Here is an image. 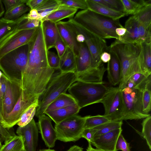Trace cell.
<instances>
[{
    "instance_id": "cell-1",
    "label": "cell",
    "mask_w": 151,
    "mask_h": 151,
    "mask_svg": "<svg viewBox=\"0 0 151 151\" xmlns=\"http://www.w3.org/2000/svg\"><path fill=\"white\" fill-rule=\"evenodd\" d=\"M27 64L22 74V89L32 96L39 97L42 94L55 70L49 65L42 23L37 29L29 43Z\"/></svg>"
},
{
    "instance_id": "cell-2",
    "label": "cell",
    "mask_w": 151,
    "mask_h": 151,
    "mask_svg": "<svg viewBox=\"0 0 151 151\" xmlns=\"http://www.w3.org/2000/svg\"><path fill=\"white\" fill-rule=\"evenodd\" d=\"M72 19L88 31L104 39H118L115 29L123 27L119 20H114L89 9L79 11Z\"/></svg>"
},
{
    "instance_id": "cell-3",
    "label": "cell",
    "mask_w": 151,
    "mask_h": 151,
    "mask_svg": "<svg viewBox=\"0 0 151 151\" xmlns=\"http://www.w3.org/2000/svg\"><path fill=\"white\" fill-rule=\"evenodd\" d=\"M141 48L140 44L114 42L108 46V49L116 53L120 61L121 76L118 88L121 90L126 86L130 78L139 72L137 58L139 54Z\"/></svg>"
},
{
    "instance_id": "cell-4",
    "label": "cell",
    "mask_w": 151,
    "mask_h": 151,
    "mask_svg": "<svg viewBox=\"0 0 151 151\" xmlns=\"http://www.w3.org/2000/svg\"><path fill=\"white\" fill-rule=\"evenodd\" d=\"M75 72H59L53 74L45 90L39 98V105L35 115L45 114L47 106L60 94L65 93L70 86L77 81Z\"/></svg>"
},
{
    "instance_id": "cell-5",
    "label": "cell",
    "mask_w": 151,
    "mask_h": 151,
    "mask_svg": "<svg viewBox=\"0 0 151 151\" xmlns=\"http://www.w3.org/2000/svg\"><path fill=\"white\" fill-rule=\"evenodd\" d=\"M29 49V43L0 58V70L9 80L21 82L22 74L27 64Z\"/></svg>"
},
{
    "instance_id": "cell-6",
    "label": "cell",
    "mask_w": 151,
    "mask_h": 151,
    "mask_svg": "<svg viewBox=\"0 0 151 151\" xmlns=\"http://www.w3.org/2000/svg\"><path fill=\"white\" fill-rule=\"evenodd\" d=\"M104 84L78 81L73 83L68 90L81 109L101 102L109 88Z\"/></svg>"
},
{
    "instance_id": "cell-7",
    "label": "cell",
    "mask_w": 151,
    "mask_h": 151,
    "mask_svg": "<svg viewBox=\"0 0 151 151\" xmlns=\"http://www.w3.org/2000/svg\"><path fill=\"white\" fill-rule=\"evenodd\" d=\"M85 116L77 114L70 116L55 126L57 140L65 142L76 141L81 138Z\"/></svg>"
},
{
    "instance_id": "cell-8",
    "label": "cell",
    "mask_w": 151,
    "mask_h": 151,
    "mask_svg": "<svg viewBox=\"0 0 151 151\" xmlns=\"http://www.w3.org/2000/svg\"><path fill=\"white\" fill-rule=\"evenodd\" d=\"M121 91L123 101L122 121L140 119L150 115L143 112L141 91L127 86Z\"/></svg>"
},
{
    "instance_id": "cell-9",
    "label": "cell",
    "mask_w": 151,
    "mask_h": 151,
    "mask_svg": "<svg viewBox=\"0 0 151 151\" xmlns=\"http://www.w3.org/2000/svg\"><path fill=\"white\" fill-rule=\"evenodd\" d=\"M73 19V18H72ZM72 19L68 21L74 30L82 34L85 37V42L87 46L92 57V68L99 67L102 63L100 56L104 52H107L108 46L105 39L101 38L88 31Z\"/></svg>"
},
{
    "instance_id": "cell-10",
    "label": "cell",
    "mask_w": 151,
    "mask_h": 151,
    "mask_svg": "<svg viewBox=\"0 0 151 151\" xmlns=\"http://www.w3.org/2000/svg\"><path fill=\"white\" fill-rule=\"evenodd\" d=\"M100 103L104 108V116L111 121H123V98L122 91L118 87L109 88Z\"/></svg>"
},
{
    "instance_id": "cell-11",
    "label": "cell",
    "mask_w": 151,
    "mask_h": 151,
    "mask_svg": "<svg viewBox=\"0 0 151 151\" xmlns=\"http://www.w3.org/2000/svg\"><path fill=\"white\" fill-rule=\"evenodd\" d=\"M37 29L16 30L9 35L0 44V58L11 51L29 44Z\"/></svg>"
},
{
    "instance_id": "cell-12",
    "label": "cell",
    "mask_w": 151,
    "mask_h": 151,
    "mask_svg": "<svg viewBox=\"0 0 151 151\" xmlns=\"http://www.w3.org/2000/svg\"><path fill=\"white\" fill-rule=\"evenodd\" d=\"M38 100L39 99L29 97L22 89V93L18 101L6 119L2 123V126L9 130L17 124L20 120L21 116L25 110Z\"/></svg>"
},
{
    "instance_id": "cell-13",
    "label": "cell",
    "mask_w": 151,
    "mask_h": 151,
    "mask_svg": "<svg viewBox=\"0 0 151 151\" xmlns=\"http://www.w3.org/2000/svg\"><path fill=\"white\" fill-rule=\"evenodd\" d=\"M22 91L21 82L11 81L8 79L3 103L1 124L13 109Z\"/></svg>"
},
{
    "instance_id": "cell-14",
    "label": "cell",
    "mask_w": 151,
    "mask_h": 151,
    "mask_svg": "<svg viewBox=\"0 0 151 151\" xmlns=\"http://www.w3.org/2000/svg\"><path fill=\"white\" fill-rule=\"evenodd\" d=\"M134 15L138 22L140 44L151 43V5Z\"/></svg>"
},
{
    "instance_id": "cell-15",
    "label": "cell",
    "mask_w": 151,
    "mask_h": 151,
    "mask_svg": "<svg viewBox=\"0 0 151 151\" xmlns=\"http://www.w3.org/2000/svg\"><path fill=\"white\" fill-rule=\"evenodd\" d=\"M16 133L23 139L25 150L36 151L38 140V129L34 119L26 125L19 127Z\"/></svg>"
},
{
    "instance_id": "cell-16",
    "label": "cell",
    "mask_w": 151,
    "mask_h": 151,
    "mask_svg": "<svg viewBox=\"0 0 151 151\" xmlns=\"http://www.w3.org/2000/svg\"><path fill=\"white\" fill-rule=\"evenodd\" d=\"M38 118L37 126L43 140L49 148L54 147L57 138L55 129L52 124L51 119L45 114L39 116Z\"/></svg>"
},
{
    "instance_id": "cell-17",
    "label": "cell",
    "mask_w": 151,
    "mask_h": 151,
    "mask_svg": "<svg viewBox=\"0 0 151 151\" xmlns=\"http://www.w3.org/2000/svg\"><path fill=\"white\" fill-rule=\"evenodd\" d=\"M122 131L121 127L101 135L94 139L91 145L104 151H116V142Z\"/></svg>"
},
{
    "instance_id": "cell-18",
    "label": "cell",
    "mask_w": 151,
    "mask_h": 151,
    "mask_svg": "<svg viewBox=\"0 0 151 151\" xmlns=\"http://www.w3.org/2000/svg\"><path fill=\"white\" fill-rule=\"evenodd\" d=\"M56 24L61 39L66 46L73 51L76 57L78 52L79 44L76 40L75 34L69 22L60 21Z\"/></svg>"
},
{
    "instance_id": "cell-19",
    "label": "cell",
    "mask_w": 151,
    "mask_h": 151,
    "mask_svg": "<svg viewBox=\"0 0 151 151\" xmlns=\"http://www.w3.org/2000/svg\"><path fill=\"white\" fill-rule=\"evenodd\" d=\"M124 28L126 29L125 35L119 37L118 39L114 42L116 43L140 44L138 22L134 15L131 16L126 21Z\"/></svg>"
},
{
    "instance_id": "cell-20",
    "label": "cell",
    "mask_w": 151,
    "mask_h": 151,
    "mask_svg": "<svg viewBox=\"0 0 151 151\" xmlns=\"http://www.w3.org/2000/svg\"><path fill=\"white\" fill-rule=\"evenodd\" d=\"M79 44L78 52L76 57L77 74L84 73L92 68L91 55L87 46L85 42Z\"/></svg>"
},
{
    "instance_id": "cell-21",
    "label": "cell",
    "mask_w": 151,
    "mask_h": 151,
    "mask_svg": "<svg viewBox=\"0 0 151 151\" xmlns=\"http://www.w3.org/2000/svg\"><path fill=\"white\" fill-rule=\"evenodd\" d=\"M107 52L111 55V59L108 63L106 70L107 77L110 83L115 86L119 84L121 76V65L119 59L113 51L108 48Z\"/></svg>"
},
{
    "instance_id": "cell-22",
    "label": "cell",
    "mask_w": 151,
    "mask_h": 151,
    "mask_svg": "<svg viewBox=\"0 0 151 151\" xmlns=\"http://www.w3.org/2000/svg\"><path fill=\"white\" fill-rule=\"evenodd\" d=\"M106 70L104 64L102 63L97 68H92L81 73L77 74V81L92 83H104L103 78L104 74Z\"/></svg>"
},
{
    "instance_id": "cell-23",
    "label": "cell",
    "mask_w": 151,
    "mask_h": 151,
    "mask_svg": "<svg viewBox=\"0 0 151 151\" xmlns=\"http://www.w3.org/2000/svg\"><path fill=\"white\" fill-rule=\"evenodd\" d=\"M26 14L15 20H9L4 17L0 19V44L26 19Z\"/></svg>"
},
{
    "instance_id": "cell-24",
    "label": "cell",
    "mask_w": 151,
    "mask_h": 151,
    "mask_svg": "<svg viewBox=\"0 0 151 151\" xmlns=\"http://www.w3.org/2000/svg\"><path fill=\"white\" fill-rule=\"evenodd\" d=\"M139 60L141 73L147 76L151 74V43L141 44Z\"/></svg>"
},
{
    "instance_id": "cell-25",
    "label": "cell",
    "mask_w": 151,
    "mask_h": 151,
    "mask_svg": "<svg viewBox=\"0 0 151 151\" xmlns=\"http://www.w3.org/2000/svg\"><path fill=\"white\" fill-rule=\"evenodd\" d=\"M80 109L78 105L69 106L45 112V114L57 124L70 116L77 114Z\"/></svg>"
},
{
    "instance_id": "cell-26",
    "label": "cell",
    "mask_w": 151,
    "mask_h": 151,
    "mask_svg": "<svg viewBox=\"0 0 151 151\" xmlns=\"http://www.w3.org/2000/svg\"><path fill=\"white\" fill-rule=\"evenodd\" d=\"M88 9L114 20H119L125 16L124 13L111 9L95 2L93 0H86Z\"/></svg>"
},
{
    "instance_id": "cell-27",
    "label": "cell",
    "mask_w": 151,
    "mask_h": 151,
    "mask_svg": "<svg viewBox=\"0 0 151 151\" xmlns=\"http://www.w3.org/2000/svg\"><path fill=\"white\" fill-rule=\"evenodd\" d=\"M41 22L42 23L46 46L48 51L54 47L59 33L56 23L48 20Z\"/></svg>"
},
{
    "instance_id": "cell-28",
    "label": "cell",
    "mask_w": 151,
    "mask_h": 151,
    "mask_svg": "<svg viewBox=\"0 0 151 151\" xmlns=\"http://www.w3.org/2000/svg\"><path fill=\"white\" fill-rule=\"evenodd\" d=\"M78 9L64 6L61 8L54 11L44 18L41 21H50L56 23L62 19L73 18Z\"/></svg>"
},
{
    "instance_id": "cell-29",
    "label": "cell",
    "mask_w": 151,
    "mask_h": 151,
    "mask_svg": "<svg viewBox=\"0 0 151 151\" xmlns=\"http://www.w3.org/2000/svg\"><path fill=\"white\" fill-rule=\"evenodd\" d=\"M76 57L73 51L67 47L64 54L60 58L59 69L60 71L63 73H76Z\"/></svg>"
},
{
    "instance_id": "cell-30",
    "label": "cell",
    "mask_w": 151,
    "mask_h": 151,
    "mask_svg": "<svg viewBox=\"0 0 151 151\" xmlns=\"http://www.w3.org/2000/svg\"><path fill=\"white\" fill-rule=\"evenodd\" d=\"M125 15H135L145 7L151 5V0H121Z\"/></svg>"
},
{
    "instance_id": "cell-31",
    "label": "cell",
    "mask_w": 151,
    "mask_h": 151,
    "mask_svg": "<svg viewBox=\"0 0 151 151\" xmlns=\"http://www.w3.org/2000/svg\"><path fill=\"white\" fill-rule=\"evenodd\" d=\"M78 105L75 99L69 94L66 93L60 94L47 106L45 112L65 107Z\"/></svg>"
},
{
    "instance_id": "cell-32",
    "label": "cell",
    "mask_w": 151,
    "mask_h": 151,
    "mask_svg": "<svg viewBox=\"0 0 151 151\" xmlns=\"http://www.w3.org/2000/svg\"><path fill=\"white\" fill-rule=\"evenodd\" d=\"M64 6L60 4L59 0H45L36 9L40 15L42 20L50 14Z\"/></svg>"
},
{
    "instance_id": "cell-33",
    "label": "cell",
    "mask_w": 151,
    "mask_h": 151,
    "mask_svg": "<svg viewBox=\"0 0 151 151\" xmlns=\"http://www.w3.org/2000/svg\"><path fill=\"white\" fill-rule=\"evenodd\" d=\"M23 140L20 135H14L2 145L0 151H24Z\"/></svg>"
},
{
    "instance_id": "cell-34",
    "label": "cell",
    "mask_w": 151,
    "mask_h": 151,
    "mask_svg": "<svg viewBox=\"0 0 151 151\" xmlns=\"http://www.w3.org/2000/svg\"><path fill=\"white\" fill-rule=\"evenodd\" d=\"M39 105V100L30 105L22 114L20 120L17 124L19 127H23L28 124L33 119L36 109Z\"/></svg>"
},
{
    "instance_id": "cell-35",
    "label": "cell",
    "mask_w": 151,
    "mask_h": 151,
    "mask_svg": "<svg viewBox=\"0 0 151 151\" xmlns=\"http://www.w3.org/2000/svg\"><path fill=\"white\" fill-rule=\"evenodd\" d=\"M151 81L148 82L142 91L141 100L143 112L149 114L151 108Z\"/></svg>"
},
{
    "instance_id": "cell-36",
    "label": "cell",
    "mask_w": 151,
    "mask_h": 151,
    "mask_svg": "<svg viewBox=\"0 0 151 151\" xmlns=\"http://www.w3.org/2000/svg\"><path fill=\"white\" fill-rule=\"evenodd\" d=\"M85 118L84 129L94 128L96 127L111 121L104 115H98L94 116H85Z\"/></svg>"
},
{
    "instance_id": "cell-37",
    "label": "cell",
    "mask_w": 151,
    "mask_h": 151,
    "mask_svg": "<svg viewBox=\"0 0 151 151\" xmlns=\"http://www.w3.org/2000/svg\"><path fill=\"white\" fill-rule=\"evenodd\" d=\"M122 124V121H111L94 128L97 131L94 135L93 139L101 135L121 128Z\"/></svg>"
},
{
    "instance_id": "cell-38",
    "label": "cell",
    "mask_w": 151,
    "mask_h": 151,
    "mask_svg": "<svg viewBox=\"0 0 151 151\" xmlns=\"http://www.w3.org/2000/svg\"><path fill=\"white\" fill-rule=\"evenodd\" d=\"M30 10V9L25 4H22L6 12L4 17L9 20H15Z\"/></svg>"
},
{
    "instance_id": "cell-39",
    "label": "cell",
    "mask_w": 151,
    "mask_h": 151,
    "mask_svg": "<svg viewBox=\"0 0 151 151\" xmlns=\"http://www.w3.org/2000/svg\"><path fill=\"white\" fill-rule=\"evenodd\" d=\"M142 130L141 135L147 142L150 149L151 150V116L145 118L142 123Z\"/></svg>"
},
{
    "instance_id": "cell-40",
    "label": "cell",
    "mask_w": 151,
    "mask_h": 151,
    "mask_svg": "<svg viewBox=\"0 0 151 151\" xmlns=\"http://www.w3.org/2000/svg\"><path fill=\"white\" fill-rule=\"evenodd\" d=\"M93 0L114 10L124 13V6L121 0Z\"/></svg>"
},
{
    "instance_id": "cell-41",
    "label": "cell",
    "mask_w": 151,
    "mask_h": 151,
    "mask_svg": "<svg viewBox=\"0 0 151 151\" xmlns=\"http://www.w3.org/2000/svg\"><path fill=\"white\" fill-rule=\"evenodd\" d=\"M60 4L66 6L83 10L88 9L86 0H59Z\"/></svg>"
},
{
    "instance_id": "cell-42",
    "label": "cell",
    "mask_w": 151,
    "mask_h": 151,
    "mask_svg": "<svg viewBox=\"0 0 151 151\" xmlns=\"http://www.w3.org/2000/svg\"><path fill=\"white\" fill-rule=\"evenodd\" d=\"M41 21L36 19H26L19 24L16 30L37 29L39 27Z\"/></svg>"
},
{
    "instance_id": "cell-43",
    "label": "cell",
    "mask_w": 151,
    "mask_h": 151,
    "mask_svg": "<svg viewBox=\"0 0 151 151\" xmlns=\"http://www.w3.org/2000/svg\"><path fill=\"white\" fill-rule=\"evenodd\" d=\"M7 79V78L3 73L0 79V119L1 123L2 122L1 114L3 101L6 90Z\"/></svg>"
},
{
    "instance_id": "cell-44",
    "label": "cell",
    "mask_w": 151,
    "mask_h": 151,
    "mask_svg": "<svg viewBox=\"0 0 151 151\" xmlns=\"http://www.w3.org/2000/svg\"><path fill=\"white\" fill-rule=\"evenodd\" d=\"M47 58L48 63L50 68L55 70L59 69L60 58L58 54L49 50L47 51Z\"/></svg>"
},
{
    "instance_id": "cell-45",
    "label": "cell",
    "mask_w": 151,
    "mask_h": 151,
    "mask_svg": "<svg viewBox=\"0 0 151 151\" xmlns=\"http://www.w3.org/2000/svg\"><path fill=\"white\" fill-rule=\"evenodd\" d=\"M131 147L129 143H128L121 134L119 136L116 145V151L121 150L122 151H131Z\"/></svg>"
},
{
    "instance_id": "cell-46",
    "label": "cell",
    "mask_w": 151,
    "mask_h": 151,
    "mask_svg": "<svg viewBox=\"0 0 151 151\" xmlns=\"http://www.w3.org/2000/svg\"><path fill=\"white\" fill-rule=\"evenodd\" d=\"M67 47L59 34L55 44L54 48L56 49L57 54L60 58L64 54Z\"/></svg>"
},
{
    "instance_id": "cell-47",
    "label": "cell",
    "mask_w": 151,
    "mask_h": 151,
    "mask_svg": "<svg viewBox=\"0 0 151 151\" xmlns=\"http://www.w3.org/2000/svg\"><path fill=\"white\" fill-rule=\"evenodd\" d=\"M27 0H2L5 8L6 12L23 4H26Z\"/></svg>"
},
{
    "instance_id": "cell-48",
    "label": "cell",
    "mask_w": 151,
    "mask_h": 151,
    "mask_svg": "<svg viewBox=\"0 0 151 151\" xmlns=\"http://www.w3.org/2000/svg\"><path fill=\"white\" fill-rule=\"evenodd\" d=\"M97 131V130L94 128L84 129L82 133L81 138L85 139L88 142L91 143L93 139L94 135Z\"/></svg>"
},
{
    "instance_id": "cell-49",
    "label": "cell",
    "mask_w": 151,
    "mask_h": 151,
    "mask_svg": "<svg viewBox=\"0 0 151 151\" xmlns=\"http://www.w3.org/2000/svg\"><path fill=\"white\" fill-rule=\"evenodd\" d=\"M8 130L5 128L0 122V137L1 140L4 141V143L11 139L14 136Z\"/></svg>"
},
{
    "instance_id": "cell-50",
    "label": "cell",
    "mask_w": 151,
    "mask_h": 151,
    "mask_svg": "<svg viewBox=\"0 0 151 151\" xmlns=\"http://www.w3.org/2000/svg\"><path fill=\"white\" fill-rule=\"evenodd\" d=\"M45 0H27L26 5L30 9H36L39 7Z\"/></svg>"
},
{
    "instance_id": "cell-51",
    "label": "cell",
    "mask_w": 151,
    "mask_h": 151,
    "mask_svg": "<svg viewBox=\"0 0 151 151\" xmlns=\"http://www.w3.org/2000/svg\"><path fill=\"white\" fill-rule=\"evenodd\" d=\"M25 19L42 20L40 16L36 9H30L29 12L26 14Z\"/></svg>"
},
{
    "instance_id": "cell-52",
    "label": "cell",
    "mask_w": 151,
    "mask_h": 151,
    "mask_svg": "<svg viewBox=\"0 0 151 151\" xmlns=\"http://www.w3.org/2000/svg\"><path fill=\"white\" fill-rule=\"evenodd\" d=\"M111 55L109 53L107 52H103L100 56V59L102 62L108 63L111 59Z\"/></svg>"
},
{
    "instance_id": "cell-53",
    "label": "cell",
    "mask_w": 151,
    "mask_h": 151,
    "mask_svg": "<svg viewBox=\"0 0 151 151\" xmlns=\"http://www.w3.org/2000/svg\"><path fill=\"white\" fill-rule=\"evenodd\" d=\"M126 29L123 27L116 28L115 30L116 35L119 37L123 36L125 34Z\"/></svg>"
},
{
    "instance_id": "cell-54",
    "label": "cell",
    "mask_w": 151,
    "mask_h": 151,
    "mask_svg": "<svg viewBox=\"0 0 151 151\" xmlns=\"http://www.w3.org/2000/svg\"><path fill=\"white\" fill-rule=\"evenodd\" d=\"M83 149L78 146L74 145L70 147L67 151H83Z\"/></svg>"
},
{
    "instance_id": "cell-55",
    "label": "cell",
    "mask_w": 151,
    "mask_h": 151,
    "mask_svg": "<svg viewBox=\"0 0 151 151\" xmlns=\"http://www.w3.org/2000/svg\"><path fill=\"white\" fill-rule=\"evenodd\" d=\"M126 86L132 89L134 88V84L133 81L130 78H129L128 80Z\"/></svg>"
},
{
    "instance_id": "cell-56",
    "label": "cell",
    "mask_w": 151,
    "mask_h": 151,
    "mask_svg": "<svg viewBox=\"0 0 151 151\" xmlns=\"http://www.w3.org/2000/svg\"><path fill=\"white\" fill-rule=\"evenodd\" d=\"M88 146L86 149V151H104L97 148H93L90 142H88Z\"/></svg>"
},
{
    "instance_id": "cell-57",
    "label": "cell",
    "mask_w": 151,
    "mask_h": 151,
    "mask_svg": "<svg viewBox=\"0 0 151 151\" xmlns=\"http://www.w3.org/2000/svg\"><path fill=\"white\" fill-rule=\"evenodd\" d=\"M5 10L2 0H0V17L4 14Z\"/></svg>"
},
{
    "instance_id": "cell-58",
    "label": "cell",
    "mask_w": 151,
    "mask_h": 151,
    "mask_svg": "<svg viewBox=\"0 0 151 151\" xmlns=\"http://www.w3.org/2000/svg\"><path fill=\"white\" fill-rule=\"evenodd\" d=\"M39 151H55L54 150H52L50 149H43L40 150Z\"/></svg>"
},
{
    "instance_id": "cell-59",
    "label": "cell",
    "mask_w": 151,
    "mask_h": 151,
    "mask_svg": "<svg viewBox=\"0 0 151 151\" xmlns=\"http://www.w3.org/2000/svg\"><path fill=\"white\" fill-rule=\"evenodd\" d=\"M1 139L0 137V150L2 146V145L1 143Z\"/></svg>"
},
{
    "instance_id": "cell-60",
    "label": "cell",
    "mask_w": 151,
    "mask_h": 151,
    "mask_svg": "<svg viewBox=\"0 0 151 151\" xmlns=\"http://www.w3.org/2000/svg\"><path fill=\"white\" fill-rule=\"evenodd\" d=\"M2 74H3L1 70H0V79L1 77V76H2Z\"/></svg>"
},
{
    "instance_id": "cell-61",
    "label": "cell",
    "mask_w": 151,
    "mask_h": 151,
    "mask_svg": "<svg viewBox=\"0 0 151 151\" xmlns=\"http://www.w3.org/2000/svg\"><path fill=\"white\" fill-rule=\"evenodd\" d=\"M24 151H26V150H25Z\"/></svg>"
},
{
    "instance_id": "cell-62",
    "label": "cell",
    "mask_w": 151,
    "mask_h": 151,
    "mask_svg": "<svg viewBox=\"0 0 151 151\" xmlns=\"http://www.w3.org/2000/svg\"><path fill=\"white\" fill-rule=\"evenodd\" d=\"M0 123H1V122H0Z\"/></svg>"
},
{
    "instance_id": "cell-63",
    "label": "cell",
    "mask_w": 151,
    "mask_h": 151,
    "mask_svg": "<svg viewBox=\"0 0 151 151\" xmlns=\"http://www.w3.org/2000/svg\"></svg>"
}]
</instances>
